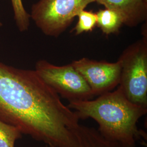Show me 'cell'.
<instances>
[{"mask_svg":"<svg viewBox=\"0 0 147 147\" xmlns=\"http://www.w3.org/2000/svg\"><path fill=\"white\" fill-rule=\"evenodd\" d=\"M96 26L105 34H116L119 32L123 25L121 16L115 11L105 8L100 9L97 13Z\"/></svg>","mask_w":147,"mask_h":147,"instance_id":"obj_9","label":"cell"},{"mask_svg":"<svg viewBox=\"0 0 147 147\" xmlns=\"http://www.w3.org/2000/svg\"><path fill=\"white\" fill-rule=\"evenodd\" d=\"M77 16L78 17V21L73 30L75 35L92 31L96 26L97 16L96 13L84 9L79 13Z\"/></svg>","mask_w":147,"mask_h":147,"instance_id":"obj_10","label":"cell"},{"mask_svg":"<svg viewBox=\"0 0 147 147\" xmlns=\"http://www.w3.org/2000/svg\"><path fill=\"white\" fill-rule=\"evenodd\" d=\"M22 135L16 127L0 120V147H15L16 141L21 138Z\"/></svg>","mask_w":147,"mask_h":147,"instance_id":"obj_11","label":"cell"},{"mask_svg":"<svg viewBox=\"0 0 147 147\" xmlns=\"http://www.w3.org/2000/svg\"><path fill=\"white\" fill-rule=\"evenodd\" d=\"M77 135L79 147H121L116 142L104 138L93 127L80 125Z\"/></svg>","mask_w":147,"mask_h":147,"instance_id":"obj_8","label":"cell"},{"mask_svg":"<svg viewBox=\"0 0 147 147\" xmlns=\"http://www.w3.org/2000/svg\"><path fill=\"white\" fill-rule=\"evenodd\" d=\"M0 120L49 147H79L80 119L35 70L0 62Z\"/></svg>","mask_w":147,"mask_h":147,"instance_id":"obj_1","label":"cell"},{"mask_svg":"<svg viewBox=\"0 0 147 147\" xmlns=\"http://www.w3.org/2000/svg\"><path fill=\"white\" fill-rule=\"evenodd\" d=\"M68 106L80 119H94L100 134L121 147H136L140 141L147 145V133L138 128L137 123L147 114V108L128 100L119 87L96 99L70 101Z\"/></svg>","mask_w":147,"mask_h":147,"instance_id":"obj_2","label":"cell"},{"mask_svg":"<svg viewBox=\"0 0 147 147\" xmlns=\"http://www.w3.org/2000/svg\"><path fill=\"white\" fill-rule=\"evenodd\" d=\"M71 63L84 78L94 96L110 92L119 85L121 73L119 60L111 63L84 57Z\"/></svg>","mask_w":147,"mask_h":147,"instance_id":"obj_6","label":"cell"},{"mask_svg":"<svg viewBox=\"0 0 147 147\" xmlns=\"http://www.w3.org/2000/svg\"><path fill=\"white\" fill-rule=\"evenodd\" d=\"M14 18L18 29L21 32L28 30L30 24V15L24 8L22 0H11Z\"/></svg>","mask_w":147,"mask_h":147,"instance_id":"obj_12","label":"cell"},{"mask_svg":"<svg viewBox=\"0 0 147 147\" xmlns=\"http://www.w3.org/2000/svg\"><path fill=\"white\" fill-rule=\"evenodd\" d=\"M143 37L125 49L118 58L121 73L119 87L128 100L147 108V28Z\"/></svg>","mask_w":147,"mask_h":147,"instance_id":"obj_3","label":"cell"},{"mask_svg":"<svg viewBox=\"0 0 147 147\" xmlns=\"http://www.w3.org/2000/svg\"><path fill=\"white\" fill-rule=\"evenodd\" d=\"M3 26V24H2V22H1V21H0V28H1V27Z\"/></svg>","mask_w":147,"mask_h":147,"instance_id":"obj_13","label":"cell"},{"mask_svg":"<svg viewBox=\"0 0 147 147\" xmlns=\"http://www.w3.org/2000/svg\"><path fill=\"white\" fill-rule=\"evenodd\" d=\"M95 0H39L32 5L30 18L42 33L57 38L79 13Z\"/></svg>","mask_w":147,"mask_h":147,"instance_id":"obj_4","label":"cell"},{"mask_svg":"<svg viewBox=\"0 0 147 147\" xmlns=\"http://www.w3.org/2000/svg\"><path fill=\"white\" fill-rule=\"evenodd\" d=\"M105 8L115 11L121 16L123 25L133 27L146 21L147 0H95Z\"/></svg>","mask_w":147,"mask_h":147,"instance_id":"obj_7","label":"cell"},{"mask_svg":"<svg viewBox=\"0 0 147 147\" xmlns=\"http://www.w3.org/2000/svg\"><path fill=\"white\" fill-rule=\"evenodd\" d=\"M34 70L58 95L69 102L90 100L94 96L89 85L71 63L59 66L41 59L36 64Z\"/></svg>","mask_w":147,"mask_h":147,"instance_id":"obj_5","label":"cell"}]
</instances>
